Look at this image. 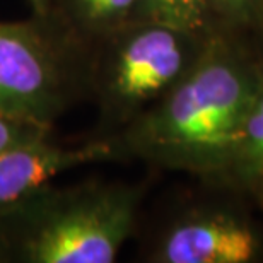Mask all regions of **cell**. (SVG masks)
<instances>
[{
    "label": "cell",
    "instance_id": "obj_1",
    "mask_svg": "<svg viewBox=\"0 0 263 263\" xmlns=\"http://www.w3.org/2000/svg\"><path fill=\"white\" fill-rule=\"evenodd\" d=\"M258 67L212 29L188 72L111 135V161L137 159L195 176H228L258 89Z\"/></svg>",
    "mask_w": 263,
    "mask_h": 263
},
{
    "label": "cell",
    "instance_id": "obj_2",
    "mask_svg": "<svg viewBox=\"0 0 263 263\" xmlns=\"http://www.w3.org/2000/svg\"><path fill=\"white\" fill-rule=\"evenodd\" d=\"M140 186L48 183L0 209V261L111 263L135 229Z\"/></svg>",
    "mask_w": 263,
    "mask_h": 263
},
{
    "label": "cell",
    "instance_id": "obj_3",
    "mask_svg": "<svg viewBox=\"0 0 263 263\" xmlns=\"http://www.w3.org/2000/svg\"><path fill=\"white\" fill-rule=\"evenodd\" d=\"M207 34L139 19L94 46L89 99L98 106L92 137H106L161 99L193 65Z\"/></svg>",
    "mask_w": 263,
    "mask_h": 263
},
{
    "label": "cell",
    "instance_id": "obj_4",
    "mask_svg": "<svg viewBox=\"0 0 263 263\" xmlns=\"http://www.w3.org/2000/svg\"><path fill=\"white\" fill-rule=\"evenodd\" d=\"M92 51L48 15L0 23V111L53 125L89 99Z\"/></svg>",
    "mask_w": 263,
    "mask_h": 263
},
{
    "label": "cell",
    "instance_id": "obj_5",
    "mask_svg": "<svg viewBox=\"0 0 263 263\" xmlns=\"http://www.w3.org/2000/svg\"><path fill=\"white\" fill-rule=\"evenodd\" d=\"M258 239L246 220L215 209H192L162 231L151 253L159 263H248Z\"/></svg>",
    "mask_w": 263,
    "mask_h": 263
},
{
    "label": "cell",
    "instance_id": "obj_6",
    "mask_svg": "<svg viewBox=\"0 0 263 263\" xmlns=\"http://www.w3.org/2000/svg\"><path fill=\"white\" fill-rule=\"evenodd\" d=\"M111 161L101 137L77 144L57 142L53 137L0 152V209L23 198L60 173L91 162Z\"/></svg>",
    "mask_w": 263,
    "mask_h": 263
},
{
    "label": "cell",
    "instance_id": "obj_7",
    "mask_svg": "<svg viewBox=\"0 0 263 263\" xmlns=\"http://www.w3.org/2000/svg\"><path fill=\"white\" fill-rule=\"evenodd\" d=\"M142 5L144 0H50L45 15L84 43L96 46L142 19Z\"/></svg>",
    "mask_w": 263,
    "mask_h": 263
},
{
    "label": "cell",
    "instance_id": "obj_8",
    "mask_svg": "<svg viewBox=\"0 0 263 263\" xmlns=\"http://www.w3.org/2000/svg\"><path fill=\"white\" fill-rule=\"evenodd\" d=\"M263 171V70L245 123L243 139L228 176L251 186Z\"/></svg>",
    "mask_w": 263,
    "mask_h": 263
},
{
    "label": "cell",
    "instance_id": "obj_9",
    "mask_svg": "<svg viewBox=\"0 0 263 263\" xmlns=\"http://www.w3.org/2000/svg\"><path fill=\"white\" fill-rule=\"evenodd\" d=\"M142 19L173 24L195 34L212 31L203 0H144Z\"/></svg>",
    "mask_w": 263,
    "mask_h": 263
},
{
    "label": "cell",
    "instance_id": "obj_10",
    "mask_svg": "<svg viewBox=\"0 0 263 263\" xmlns=\"http://www.w3.org/2000/svg\"><path fill=\"white\" fill-rule=\"evenodd\" d=\"M53 137V125L10 117L0 111V152Z\"/></svg>",
    "mask_w": 263,
    "mask_h": 263
},
{
    "label": "cell",
    "instance_id": "obj_11",
    "mask_svg": "<svg viewBox=\"0 0 263 263\" xmlns=\"http://www.w3.org/2000/svg\"><path fill=\"white\" fill-rule=\"evenodd\" d=\"M205 9L212 23V17L215 14H222V15H246L258 5L261 0H203Z\"/></svg>",
    "mask_w": 263,
    "mask_h": 263
},
{
    "label": "cell",
    "instance_id": "obj_12",
    "mask_svg": "<svg viewBox=\"0 0 263 263\" xmlns=\"http://www.w3.org/2000/svg\"><path fill=\"white\" fill-rule=\"evenodd\" d=\"M28 4L33 15H45L46 10H48L50 0H28Z\"/></svg>",
    "mask_w": 263,
    "mask_h": 263
},
{
    "label": "cell",
    "instance_id": "obj_13",
    "mask_svg": "<svg viewBox=\"0 0 263 263\" xmlns=\"http://www.w3.org/2000/svg\"><path fill=\"white\" fill-rule=\"evenodd\" d=\"M251 186L256 190V195H258V198H260V205L263 207V171L260 173V176L251 183Z\"/></svg>",
    "mask_w": 263,
    "mask_h": 263
}]
</instances>
